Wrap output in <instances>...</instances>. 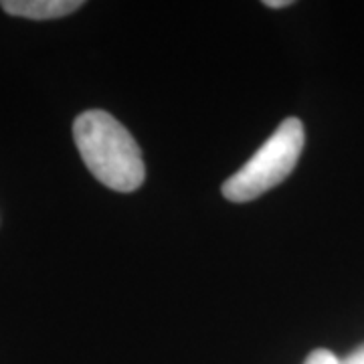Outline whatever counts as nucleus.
Wrapping results in <instances>:
<instances>
[{"mask_svg": "<svg viewBox=\"0 0 364 364\" xmlns=\"http://www.w3.org/2000/svg\"><path fill=\"white\" fill-rule=\"evenodd\" d=\"M73 138L85 166L107 188L132 193L146 178L140 146L112 114L83 112L73 122Z\"/></svg>", "mask_w": 364, "mask_h": 364, "instance_id": "obj_1", "label": "nucleus"}, {"mask_svg": "<svg viewBox=\"0 0 364 364\" xmlns=\"http://www.w3.org/2000/svg\"><path fill=\"white\" fill-rule=\"evenodd\" d=\"M306 134L298 117H287L249 158L247 164L223 184V196L233 203H247L284 182L298 164Z\"/></svg>", "mask_w": 364, "mask_h": 364, "instance_id": "obj_2", "label": "nucleus"}, {"mask_svg": "<svg viewBox=\"0 0 364 364\" xmlns=\"http://www.w3.org/2000/svg\"><path fill=\"white\" fill-rule=\"evenodd\" d=\"M0 6L6 14L33 18V21H49L61 18L75 13L83 6L81 0H2Z\"/></svg>", "mask_w": 364, "mask_h": 364, "instance_id": "obj_3", "label": "nucleus"}, {"mask_svg": "<svg viewBox=\"0 0 364 364\" xmlns=\"http://www.w3.org/2000/svg\"><path fill=\"white\" fill-rule=\"evenodd\" d=\"M306 364H342L332 354L330 350H324V348H318V350H314L310 356H308V360H306Z\"/></svg>", "mask_w": 364, "mask_h": 364, "instance_id": "obj_4", "label": "nucleus"}, {"mask_svg": "<svg viewBox=\"0 0 364 364\" xmlns=\"http://www.w3.org/2000/svg\"><path fill=\"white\" fill-rule=\"evenodd\" d=\"M342 364H364V346H360L358 350L352 352L350 356H348Z\"/></svg>", "mask_w": 364, "mask_h": 364, "instance_id": "obj_5", "label": "nucleus"}, {"mask_svg": "<svg viewBox=\"0 0 364 364\" xmlns=\"http://www.w3.org/2000/svg\"><path fill=\"white\" fill-rule=\"evenodd\" d=\"M265 4L272 6V9H279V6H289L291 2H289V0H267Z\"/></svg>", "mask_w": 364, "mask_h": 364, "instance_id": "obj_6", "label": "nucleus"}]
</instances>
